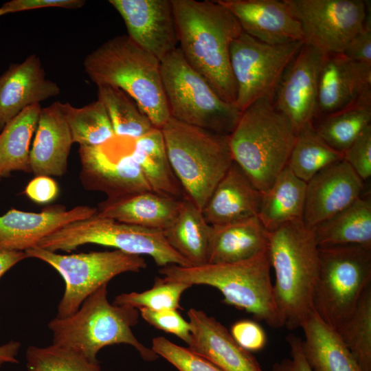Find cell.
Segmentation results:
<instances>
[{
  "mask_svg": "<svg viewBox=\"0 0 371 371\" xmlns=\"http://www.w3.org/2000/svg\"><path fill=\"white\" fill-rule=\"evenodd\" d=\"M178 47L187 63L224 101L235 104L230 47L243 30L217 0H172Z\"/></svg>",
  "mask_w": 371,
  "mask_h": 371,
  "instance_id": "1",
  "label": "cell"
},
{
  "mask_svg": "<svg viewBox=\"0 0 371 371\" xmlns=\"http://www.w3.org/2000/svg\"><path fill=\"white\" fill-rule=\"evenodd\" d=\"M85 71L97 87H117L128 94L155 128L170 115L164 89L161 61L127 35L116 36L88 54Z\"/></svg>",
  "mask_w": 371,
  "mask_h": 371,
  "instance_id": "2",
  "label": "cell"
},
{
  "mask_svg": "<svg viewBox=\"0 0 371 371\" xmlns=\"http://www.w3.org/2000/svg\"><path fill=\"white\" fill-rule=\"evenodd\" d=\"M268 249L242 261L198 267L169 265L159 269L167 281L207 285L221 291L224 302L251 314L268 326H284L273 291Z\"/></svg>",
  "mask_w": 371,
  "mask_h": 371,
  "instance_id": "3",
  "label": "cell"
},
{
  "mask_svg": "<svg viewBox=\"0 0 371 371\" xmlns=\"http://www.w3.org/2000/svg\"><path fill=\"white\" fill-rule=\"evenodd\" d=\"M318 249L314 229L304 221L286 223L269 232L268 251L275 273V298L284 326L289 330L301 328L313 313Z\"/></svg>",
  "mask_w": 371,
  "mask_h": 371,
  "instance_id": "4",
  "label": "cell"
},
{
  "mask_svg": "<svg viewBox=\"0 0 371 371\" xmlns=\"http://www.w3.org/2000/svg\"><path fill=\"white\" fill-rule=\"evenodd\" d=\"M296 134L273 98L260 99L241 113L229 135L233 161L264 193L286 166Z\"/></svg>",
  "mask_w": 371,
  "mask_h": 371,
  "instance_id": "5",
  "label": "cell"
},
{
  "mask_svg": "<svg viewBox=\"0 0 371 371\" xmlns=\"http://www.w3.org/2000/svg\"><path fill=\"white\" fill-rule=\"evenodd\" d=\"M107 284L89 295L72 315L54 317L48 324L52 344L69 349L89 361L98 362L100 350L114 344L133 346L145 361L159 357L135 336L132 327L138 323L139 310L111 304Z\"/></svg>",
  "mask_w": 371,
  "mask_h": 371,
  "instance_id": "6",
  "label": "cell"
},
{
  "mask_svg": "<svg viewBox=\"0 0 371 371\" xmlns=\"http://www.w3.org/2000/svg\"><path fill=\"white\" fill-rule=\"evenodd\" d=\"M161 130L171 168L185 196L202 210L233 162L229 135L171 117Z\"/></svg>",
  "mask_w": 371,
  "mask_h": 371,
  "instance_id": "7",
  "label": "cell"
},
{
  "mask_svg": "<svg viewBox=\"0 0 371 371\" xmlns=\"http://www.w3.org/2000/svg\"><path fill=\"white\" fill-rule=\"evenodd\" d=\"M161 73L171 117L214 133H232L242 112L218 95L178 47L161 60Z\"/></svg>",
  "mask_w": 371,
  "mask_h": 371,
  "instance_id": "8",
  "label": "cell"
},
{
  "mask_svg": "<svg viewBox=\"0 0 371 371\" xmlns=\"http://www.w3.org/2000/svg\"><path fill=\"white\" fill-rule=\"evenodd\" d=\"M313 311L337 330L371 284V248L357 245L319 247Z\"/></svg>",
  "mask_w": 371,
  "mask_h": 371,
  "instance_id": "9",
  "label": "cell"
},
{
  "mask_svg": "<svg viewBox=\"0 0 371 371\" xmlns=\"http://www.w3.org/2000/svg\"><path fill=\"white\" fill-rule=\"evenodd\" d=\"M114 247L134 255H148L157 265L190 267L168 243L163 230L126 224L100 216L71 222L45 237L36 247L69 252L85 244Z\"/></svg>",
  "mask_w": 371,
  "mask_h": 371,
  "instance_id": "10",
  "label": "cell"
},
{
  "mask_svg": "<svg viewBox=\"0 0 371 371\" xmlns=\"http://www.w3.org/2000/svg\"><path fill=\"white\" fill-rule=\"evenodd\" d=\"M25 252L27 258L49 265L64 280L65 289L58 306V318L74 314L89 295L114 277L139 272L147 266L142 256L117 249L64 255L34 247Z\"/></svg>",
  "mask_w": 371,
  "mask_h": 371,
  "instance_id": "11",
  "label": "cell"
},
{
  "mask_svg": "<svg viewBox=\"0 0 371 371\" xmlns=\"http://www.w3.org/2000/svg\"><path fill=\"white\" fill-rule=\"evenodd\" d=\"M302 41L271 45L242 32L232 43L230 65L236 87V105L243 112L256 101L273 98Z\"/></svg>",
  "mask_w": 371,
  "mask_h": 371,
  "instance_id": "12",
  "label": "cell"
},
{
  "mask_svg": "<svg viewBox=\"0 0 371 371\" xmlns=\"http://www.w3.org/2000/svg\"><path fill=\"white\" fill-rule=\"evenodd\" d=\"M284 1L300 25L303 43L325 54L343 53L365 25L363 0Z\"/></svg>",
  "mask_w": 371,
  "mask_h": 371,
  "instance_id": "13",
  "label": "cell"
},
{
  "mask_svg": "<svg viewBox=\"0 0 371 371\" xmlns=\"http://www.w3.org/2000/svg\"><path fill=\"white\" fill-rule=\"evenodd\" d=\"M324 54L304 43L285 69L275 91V108L297 131L313 122L315 117L319 76Z\"/></svg>",
  "mask_w": 371,
  "mask_h": 371,
  "instance_id": "14",
  "label": "cell"
},
{
  "mask_svg": "<svg viewBox=\"0 0 371 371\" xmlns=\"http://www.w3.org/2000/svg\"><path fill=\"white\" fill-rule=\"evenodd\" d=\"M122 16L127 36L160 61L177 48L172 0H109Z\"/></svg>",
  "mask_w": 371,
  "mask_h": 371,
  "instance_id": "15",
  "label": "cell"
},
{
  "mask_svg": "<svg viewBox=\"0 0 371 371\" xmlns=\"http://www.w3.org/2000/svg\"><path fill=\"white\" fill-rule=\"evenodd\" d=\"M80 179L85 189L104 193L109 199L152 191L130 152L114 155L104 146H80Z\"/></svg>",
  "mask_w": 371,
  "mask_h": 371,
  "instance_id": "16",
  "label": "cell"
},
{
  "mask_svg": "<svg viewBox=\"0 0 371 371\" xmlns=\"http://www.w3.org/2000/svg\"><path fill=\"white\" fill-rule=\"evenodd\" d=\"M368 95H371V65L350 60L343 53L324 54L315 117L339 111Z\"/></svg>",
  "mask_w": 371,
  "mask_h": 371,
  "instance_id": "17",
  "label": "cell"
},
{
  "mask_svg": "<svg viewBox=\"0 0 371 371\" xmlns=\"http://www.w3.org/2000/svg\"><path fill=\"white\" fill-rule=\"evenodd\" d=\"M363 181L343 159L306 183L304 222L314 228L363 195Z\"/></svg>",
  "mask_w": 371,
  "mask_h": 371,
  "instance_id": "18",
  "label": "cell"
},
{
  "mask_svg": "<svg viewBox=\"0 0 371 371\" xmlns=\"http://www.w3.org/2000/svg\"><path fill=\"white\" fill-rule=\"evenodd\" d=\"M97 212V208L88 205L69 210L53 205L40 212L11 209L0 216V251H25L66 225L93 216Z\"/></svg>",
  "mask_w": 371,
  "mask_h": 371,
  "instance_id": "19",
  "label": "cell"
},
{
  "mask_svg": "<svg viewBox=\"0 0 371 371\" xmlns=\"http://www.w3.org/2000/svg\"><path fill=\"white\" fill-rule=\"evenodd\" d=\"M217 1L236 17L243 32L261 42H303L300 25L284 0Z\"/></svg>",
  "mask_w": 371,
  "mask_h": 371,
  "instance_id": "20",
  "label": "cell"
},
{
  "mask_svg": "<svg viewBox=\"0 0 371 371\" xmlns=\"http://www.w3.org/2000/svg\"><path fill=\"white\" fill-rule=\"evenodd\" d=\"M60 87L46 78L40 58L31 54L11 64L0 76V131L27 107L58 95Z\"/></svg>",
  "mask_w": 371,
  "mask_h": 371,
  "instance_id": "21",
  "label": "cell"
},
{
  "mask_svg": "<svg viewBox=\"0 0 371 371\" xmlns=\"http://www.w3.org/2000/svg\"><path fill=\"white\" fill-rule=\"evenodd\" d=\"M187 314L191 327L189 349L222 371H262L253 355L241 348L220 322L196 308Z\"/></svg>",
  "mask_w": 371,
  "mask_h": 371,
  "instance_id": "22",
  "label": "cell"
},
{
  "mask_svg": "<svg viewBox=\"0 0 371 371\" xmlns=\"http://www.w3.org/2000/svg\"><path fill=\"white\" fill-rule=\"evenodd\" d=\"M30 153L31 173L35 177L64 175L73 142L63 103L41 108Z\"/></svg>",
  "mask_w": 371,
  "mask_h": 371,
  "instance_id": "23",
  "label": "cell"
},
{
  "mask_svg": "<svg viewBox=\"0 0 371 371\" xmlns=\"http://www.w3.org/2000/svg\"><path fill=\"white\" fill-rule=\"evenodd\" d=\"M263 193L234 161L202 209L210 225H221L257 216Z\"/></svg>",
  "mask_w": 371,
  "mask_h": 371,
  "instance_id": "24",
  "label": "cell"
},
{
  "mask_svg": "<svg viewBox=\"0 0 371 371\" xmlns=\"http://www.w3.org/2000/svg\"><path fill=\"white\" fill-rule=\"evenodd\" d=\"M181 199L145 191L98 204L97 214L126 224L164 230L180 207Z\"/></svg>",
  "mask_w": 371,
  "mask_h": 371,
  "instance_id": "25",
  "label": "cell"
},
{
  "mask_svg": "<svg viewBox=\"0 0 371 371\" xmlns=\"http://www.w3.org/2000/svg\"><path fill=\"white\" fill-rule=\"evenodd\" d=\"M269 232L259 218L211 225L209 264L231 263L251 258L268 249Z\"/></svg>",
  "mask_w": 371,
  "mask_h": 371,
  "instance_id": "26",
  "label": "cell"
},
{
  "mask_svg": "<svg viewBox=\"0 0 371 371\" xmlns=\"http://www.w3.org/2000/svg\"><path fill=\"white\" fill-rule=\"evenodd\" d=\"M301 328L303 353L313 371H363L337 331L314 311Z\"/></svg>",
  "mask_w": 371,
  "mask_h": 371,
  "instance_id": "27",
  "label": "cell"
},
{
  "mask_svg": "<svg viewBox=\"0 0 371 371\" xmlns=\"http://www.w3.org/2000/svg\"><path fill=\"white\" fill-rule=\"evenodd\" d=\"M164 232L168 244L190 266L207 264L211 225L186 196L181 199L177 214Z\"/></svg>",
  "mask_w": 371,
  "mask_h": 371,
  "instance_id": "28",
  "label": "cell"
},
{
  "mask_svg": "<svg viewBox=\"0 0 371 371\" xmlns=\"http://www.w3.org/2000/svg\"><path fill=\"white\" fill-rule=\"evenodd\" d=\"M306 192V183L286 166L262 195L258 217L269 232L304 221Z\"/></svg>",
  "mask_w": 371,
  "mask_h": 371,
  "instance_id": "29",
  "label": "cell"
},
{
  "mask_svg": "<svg viewBox=\"0 0 371 371\" xmlns=\"http://www.w3.org/2000/svg\"><path fill=\"white\" fill-rule=\"evenodd\" d=\"M319 247L357 245L371 248V198L363 194L313 228Z\"/></svg>",
  "mask_w": 371,
  "mask_h": 371,
  "instance_id": "30",
  "label": "cell"
},
{
  "mask_svg": "<svg viewBox=\"0 0 371 371\" xmlns=\"http://www.w3.org/2000/svg\"><path fill=\"white\" fill-rule=\"evenodd\" d=\"M153 192L178 199L180 184L171 168L161 128L154 127L134 140L129 150Z\"/></svg>",
  "mask_w": 371,
  "mask_h": 371,
  "instance_id": "31",
  "label": "cell"
},
{
  "mask_svg": "<svg viewBox=\"0 0 371 371\" xmlns=\"http://www.w3.org/2000/svg\"><path fill=\"white\" fill-rule=\"evenodd\" d=\"M40 104L31 105L9 121L0 133V177L13 171L31 173L30 144L35 133Z\"/></svg>",
  "mask_w": 371,
  "mask_h": 371,
  "instance_id": "32",
  "label": "cell"
},
{
  "mask_svg": "<svg viewBox=\"0 0 371 371\" xmlns=\"http://www.w3.org/2000/svg\"><path fill=\"white\" fill-rule=\"evenodd\" d=\"M343 159L344 153L328 145L311 122L297 131L286 166L307 183L317 172Z\"/></svg>",
  "mask_w": 371,
  "mask_h": 371,
  "instance_id": "33",
  "label": "cell"
},
{
  "mask_svg": "<svg viewBox=\"0 0 371 371\" xmlns=\"http://www.w3.org/2000/svg\"><path fill=\"white\" fill-rule=\"evenodd\" d=\"M321 118L315 127L317 133L330 147L344 153L364 129L371 125V95Z\"/></svg>",
  "mask_w": 371,
  "mask_h": 371,
  "instance_id": "34",
  "label": "cell"
},
{
  "mask_svg": "<svg viewBox=\"0 0 371 371\" xmlns=\"http://www.w3.org/2000/svg\"><path fill=\"white\" fill-rule=\"evenodd\" d=\"M98 99L104 106L115 137L135 140L154 128L136 102L120 89L98 86Z\"/></svg>",
  "mask_w": 371,
  "mask_h": 371,
  "instance_id": "35",
  "label": "cell"
},
{
  "mask_svg": "<svg viewBox=\"0 0 371 371\" xmlns=\"http://www.w3.org/2000/svg\"><path fill=\"white\" fill-rule=\"evenodd\" d=\"M74 143L82 147L102 146L115 137L102 102L97 100L82 107L63 103Z\"/></svg>",
  "mask_w": 371,
  "mask_h": 371,
  "instance_id": "36",
  "label": "cell"
},
{
  "mask_svg": "<svg viewBox=\"0 0 371 371\" xmlns=\"http://www.w3.org/2000/svg\"><path fill=\"white\" fill-rule=\"evenodd\" d=\"M336 331L361 369L371 371V284Z\"/></svg>",
  "mask_w": 371,
  "mask_h": 371,
  "instance_id": "37",
  "label": "cell"
},
{
  "mask_svg": "<svg viewBox=\"0 0 371 371\" xmlns=\"http://www.w3.org/2000/svg\"><path fill=\"white\" fill-rule=\"evenodd\" d=\"M190 287L191 286L186 283L167 281L163 278L156 277L150 289L141 293H121L115 297L113 304L153 311L181 309V295Z\"/></svg>",
  "mask_w": 371,
  "mask_h": 371,
  "instance_id": "38",
  "label": "cell"
},
{
  "mask_svg": "<svg viewBox=\"0 0 371 371\" xmlns=\"http://www.w3.org/2000/svg\"><path fill=\"white\" fill-rule=\"evenodd\" d=\"M26 371H101L100 361L91 362L63 347L30 346L25 352Z\"/></svg>",
  "mask_w": 371,
  "mask_h": 371,
  "instance_id": "39",
  "label": "cell"
},
{
  "mask_svg": "<svg viewBox=\"0 0 371 371\" xmlns=\"http://www.w3.org/2000/svg\"><path fill=\"white\" fill-rule=\"evenodd\" d=\"M151 349L178 371H222L203 356L188 347L180 346L165 337L153 339Z\"/></svg>",
  "mask_w": 371,
  "mask_h": 371,
  "instance_id": "40",
  "label": "cell"
},
{
  "mask_svg": "<svg viewBox=\"0 0 371 371\" xmlns=\"http://www.w3.org/2000/svg\"><path fill=\"white\" fill-rule=\"evenodd\" d=\"M139 310L142 318L157 329L172 334L187 345L191 340V327L177 310L153 311L146 308Z\"/></svg>",
  "mask_w": 371,
  "mask_h": 371,
  "instance_id": "41",
  "label": "cell"
},
{
  "mask_svg": "<svg viewBox=\"0 0 371 371\" xmlns=\"http://www.w3.org/2000/svg\"><path fill=\"white\" fill-rule=\"evenodd\" d=\"M344 159L363 181L371 176V125L344 153Z\"/></svg>",
  "mask_w": 371,
  "mask_h": 371,
  "instance_id": "42",
  "label": "cell"
},
{
  "mask_svg": "<svg viewBox=\"0 0 371 371\" xmlns=\"http://www.w3.org/2000/svg\"><path fill=\"white\" fill-rule=\"evenodd\" d=\"M230 335L245 350L252 352L262 350L267 343V335L262 326L249 319L236 322L231 326Z\"/></svg>",
  "mask_w": 371,
  "mask_h": 371,
  "instance_id": "43",
  "label": "cell"
},
{
  "mask_svg": "<svg viewBox=\"0 0 371 371\" xmlns=\"http://www.w3.org/2000/svg\"><path fill=\"white\" fill-rule=\"evenodd\" d=\"M86 1L84 0H12L0 7V16L5 14L47 8L78 9Z\"/></svg>",
  "mask_w": 371,
  "mask_h": 371,
  "instance_id": "44",
  "label": "cell"
},
{
  "mask_svg": "<svg viewBox=\"0 0 371 371\" xmlns=\"http://www.w3.org/2000/svg\"><path fill=\"white\" fill-rule=\"evenodd\" d=\"M343 54L354 61L371 65L370 12L367 13L363 29L349 42Z\"/></svg>",
  "mask_w": 371,
  "mask_h": 371,
  "instance_id": "45",
  "label": "cell"
},
{
  "mask_svg": "<svg viewBox=\"0 0 371 371\" xmlns=\"http://www.w3.org/2000/svg\"><path fill=\"white\" fill-rule=\"evenodd\" d=\"M286 339L289 346L290 358L274 363L271 371H313L303 353L301 339L290 334Z\"/></svg>",
  "mask_w": 371,
  "mask_h": 371,
  "instance_id": "46",
  "label": "cell"
},
{
  "mask_svg": "<svg viewBox=\"0 0 371 371\" xmlns=\"http://www.w3.org/2000/svg\"><path fill=\"white\" fill-rule=\"evenodd\" d=\"M58 186L49 176H36L25 188V193L32 201L47 203L54 201L58 194Z\"/></svg>",
  "mask_w": 371,
  "mask_h": 371,
  "instance_id": "47",
  "label": "cell"
},
{
  "mask_svg": "<svg viewBox=\"0 0 371 371\" xmlns=\"http://www.w3.org/2000/svg\"><path fill=\"white\" fill-rule=\"evenodd\" d=\"M21 346L20 342L14 340L0 346V370L5 364L19 363L17 357Z\"/></svg>",
  "mask_w": 371,
  "mask_h": 371,
  "instance_id": "48",
  "label": "cell"
},
{
  "mask_svg": "<svg viewBox=\"0 0 371 371\" xmlns=\"http://www.w3.org/2000/svg\"><path fill=\"white\" fill-rule=\"evenodd\" d=\"M27 258L25 251H0V278L12 267Z\"/></svg>",
  "mask_w": 371,
  "mask_h": 371,
  "instance_id": "49",
  "label": "cell"
},
{
  "mask_svg": "<svg viewBox=\"0 0 371 371\" xmlns=\"http://www.w3.org/2000/svg\"><path fill=\"white\" fill-rule=\"evenodd\" d=\"M1 178L0 177V180H1Z\"/></svg>",
  "mask_w": 371,
  "mask_h": 371,
  "instance_id": "50",
  "label": "cell"
}]
</instances>
